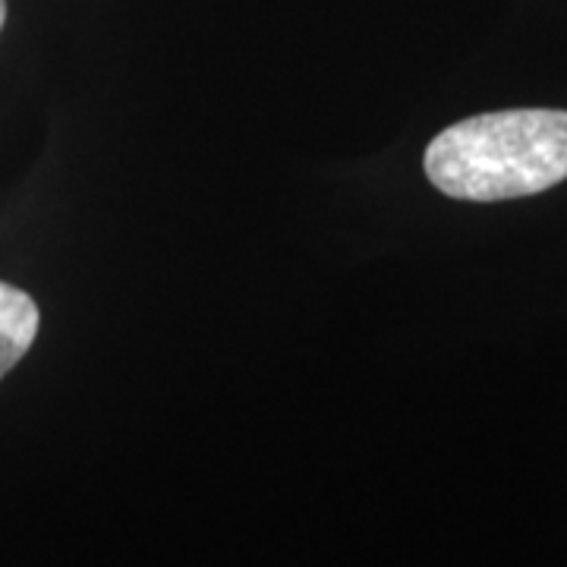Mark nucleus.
Listing matches in <instances>:
<instances>
[{"label":"nucleus","instance_id":"1","mask_svg":"<svg viewBox=\"0 0 567 567\" xmlns=\"http://www.w3.org/2000/svg\"><path fill=\"white\" fill-rule=\"evenodd\" d=\"M429 183L461 203H507L567 181V111H492L442 130L425 148Z\"/></svg>","mask_w":567,"mask_h":567},{"label":"nucleus","instance_id":"2","mask_svg":"<svg viewBox=\"0 0 567 567\" xmlns=\"http://www.w3.org/2000/svg\"><path fill=\"white\" fill-rule=\"evenodd\" d=\"M39 322L35 300L20 287L0 281V379L35 344Z\"/></svg>","mask_w":567,"mask_h":567},{"label":"nucleus","instance_id":"3","mask_svg":"<svg viewBox=\"0 0 567 567\" xmlns=\"http://www.w3.org/2000/svg\"><path fill=\"white\" fill-rule=\"evenodd\" d=\"M3 22H7V0H0V29H3Z\"/></svg>","mask_w":567,"mask_h":567}]
</instances>
